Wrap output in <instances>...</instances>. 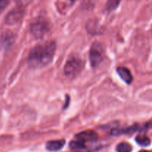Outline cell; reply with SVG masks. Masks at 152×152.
<instances>
[{
	"label": "cell",
	"instance_id": "obj_1",
	"mask_svg": "<svg viewBox=\"0 0 152 152\" xmlns=\"http://www.w3.org/2000/svg\"><path fill=\"white\" fill-rule=\"evenodd\" d=\"M56 45L48 41L37 45L30 52L28 65L31 68H39L46 66L52 62L56 52Z\"/></svg>",
	"mask_w": 152,
	"mask_h": 152
},
{
	"label": "cell",
	"instance_id": "obj_2",
	"mask_svg": "<svg viewBox=\"0 0 152 152\" xmlns=\"http://www.w3.org/2000/svg\"><path fill=\"white\" fill-rule=\"evenodd\" d=\"M84 66V62L77 56H71L68 59L64 67V73L69 78H74L81 73Z\"/></svg>",
	"mask_w": 152,
	"mask_h": 152
},
{
	"label": "cell",
	"instance_id": "obj_3",
	"mask_svg": "<svg viewBox=\"0 0 152 152\" xmlns=\"http://www.w3.org/2000/svg\"><path fill=\"white\" fill-rule=\"evenodd\" d=\"M50 29L49 23L46 19L39 18L31 25V32L36 39H42L46 35Z\"/></svg>",
	"mask_w": 152,
	"mask_h": 152
},
{
	"label": "cell",
	"instance_id": "obj_4",
	"mask_svg": "<svg viewBox=\"0 0 152 152\" xmlns=\"http://www.w3.org/2000/svg\"><path fill=\"white\" fill-rule=\"evenodd\" d=\"M90 62L93 67H97L103 61V50L99 43H94L90 50Z\"/></svg>",
	"mask_w": 152,
	"mask_h": 152
},
{
	"label": "cell",
	"instance_id": "obj_5",
	"mask_svg": "<svg viewBox=\"0 0 152 152\" xmlns=\"http://www.w3.org/2000/svg\"><path fill=\"white\" fill-rule=\"evenodd\" d=\"M24 15V8L18 7L13 9L10 12L7 13L5 17V22L7 25H15L18 23L22 19Z\"/></svg>",
	"mask_w": 152,
	"mask_h": 152
},
{
	"label": "cell",
	"instance_id": "obj_6",
	"mask_svg": "<svg viewBox=\"0 0 152 152\" xmlns=\"http://www.w3.org/2000/svg\"><path fill=\"white\" fill-rule=\"evenodd\" d=\"M98 134L95 132L91 130L85 131V132H80L77 134L75 136V139L79 140L81 142L86 144L88 142H94L97 140Z\"/></svg>",
	"mask_w": 152,
	"mask_h": 152
},
{
	"label": "cell",
	"instance_id": "obj_7",
	"mask_svg": "<svg viewBox=\"0 0 152 152\" xmlns=\"http://www.w3.org/2000/svg\"><path fill=\"white\" fill-rule=\"evenodd\" d=\"M117 72L120 77V78L127 84H131L133 81V77L131 71L126 67L120 66L117 68Z\"/></svg>",
	"mask_w": 152,
	"mask_h": 152
},
{
	"label": "cell",
	"instance_id": "obj_8",
	"mask_svg": "<svg viewBox=\"0 0 152 152\" xmlns=\"http://www.w3.org/2000/svg\"><path fill=\"white\" fill-rule=\"evenodd\" d=\"M65 145V140H51L46 143V148L49 151H57L62 149Z\"/></svg>",
	"mask_w": 152,
	"mask_h": 152
},
{
	"label": "cell",
	"instance_id": "obj_9",
	"mask_svg": "<svg viewBox=\"0 0 152 152\" xmlns=\"http://www.w3.org/2000/svg\"><path fill=\"white\" fill-rule=\"evenodd\" d=\"M13 41H14V36H13V33L10 32V31H6V32L3 33L1 38V42L3 46L9 47L11 45Z\"/></svg>",
	"mask_w": 152,
	"mask_h": 152
},
{
	"label": "cell",
	"instance_id": "obj_10",
	"mask_svg": "<svg viewBox=\"0 0 152 152\" xmlns=\"http://www.w3.org/2000/svg\"><path fill=\"white\" fill-rule=\"evenodd\" d=\"M136 142L142 146H148L151 144V140L145 135H138L136 137Z\"/></svg>",
	"mask_w": 152,
	"mask_h": 152
},
{
	"label": "cell",
	"instance_id": "obj_11",
	"mask_svg": "<svg viewBox=\"0 0 152 152\" xmlns=\"http://www.w3.org/2000/svg\"><path fill=\"white\" fill-rule=\"evenodd\" d=\"M122 0H108L106 3V10L111 12L117 8Z\"/></svg>",
	"mask_w": 152,
	"mask_h": 152
},
{
	"label": "cell",
	"instance_id": "obj_12",
	"mask_svg": "<svg viewBox=\"0 0 152 152\" xmlns=\"http://www.w3.org/2000/svg\"><path fill=\"white\" fill-rule=\"evenodd\" d=\"M132 147L128 142H121L117 147V152H132Z\"/></svg>",
	"mask_w": 152,
	"mask_h": 152
},
{
	"label": "cell",
	"instance_id": "obj_13",
	"mask_svg": "<svg viewBox=\"0 0 152 152\" xmlns=\"http://www.w3.org/2000/svg\"><path fill=\"white\" fill-rule=\"evenodd\" d=\"M16 1L18 4V7L25 8V7H27V6L31 4L33 0H16Z\"/></svg>",
	"mask_w": 152,
	"mask_h": 152
},
{
	"label": "cell",
	"instance_id": "obj_14",
	"mask_svg": "<svg viewBox=\"0 0 152 152\" xmlns=\"http://www.w3.org/2000/svg\"><path fill=\"white\" fill-rule=\"evenodd\" d=\"M10 0H0V14L5 10L9 4Z\"/></svg>",
	"mask_w": 152,
	"mask_h": 152
},
{
	"label": "cell",
	"instance_id": "obj_15",
	"mask_svg": "<svg viewBox=\"0 0 152 152\" xmlns=\"http://www.w3.org/2000/svg\"><path fill=\"white\" fill-rule=\"evenodd\" d=\"M140 152H152V151H141Z\"/></svg>",
	"mask_w": 152,
	"mask_h": 152
},
{
	"label": "cell",
	"instance_id": "obj_16",
	"mask_svg": "<svg viewBox=\"0 0 152 152\" xmlns=\"http://www.w3.org/2000/svg\"><path fill=\"white\" fill-rule=\"evenodd\" d=\"M75 1H76V0H70V1H71V3H74Z\"/></svg>",
	"mask_w": 152,
	"mask_h": 152
}]
</instances>
